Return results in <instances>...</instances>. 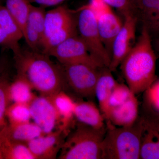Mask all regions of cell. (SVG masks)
Returning <instances> with one entry per match:
<instances>
[{"label": "cell", "mask_w": 159, "mask_h": 159, "mask_svg": "<svg viewBox=\"0 0 159 159\" xmlns=\"http://www.w3.org/2000/svg\"><path fill=\"white\" fill-rule=\"evenodd\" d=\"M50 57L31 49H21L14 54L17 75L25 78L40 95L52 96L67 86L60 64L54 63Z\"/></svg>", "instance_id": "1"}, {"label": "cell", "mask_w": 159, "mask_h": 159, "mask_svg": "<svg viewBox=\"0 0 159 159\" xmlns=\"http://www.w3.org/2000/svg\"><path fill=\"white\" fill-rule=\"evenodd\" d=\"M156 60L152 38L142 27L139 39L120 64L127 85L135 95L145 92L157 80Z\"/></svg>", "instance_id": "2"}, {"label": "cell", "mask_w": 159, "mask_h": 159, "mask_svg": "<svg viewBox=\"0 0 159 159\" xmlns=\"http://www.w3.org/2000/svg\"><path fill=\"white\" fill-rule=\"evenodd\" d=\"M66 137L60 159H102V143L106 130H98L77 122Z\"/></svg>", "instance_id": "3"}, {"label": "cell", "mask_w": 159, "mask_h": 159, "mask_svg": "<svg viewBox=\"0 0 159 159\" xmlns=\"http://www.w3.org/2000/svg\"><path fill=\"white\" fill-rule=\"evenodd\" d=\"M106 125L101 146L102 159H140L139 119L134 124L129 127H118L110 122Z\"/></svg>", "instance_id": "4"}, {"label": "cell", "mask_w": 159, "mask_h": 159, "mask_svg": "<svg viewBox=\"0 0 159 159\" xmlns=\"http://www.w3.org/2000/svg\"><path fill=\"white\" fill-rule=\"evenodd\" d=\"M78 11L77 28L79 36L93 58L102 66L108 68L111 56L100 38L96 16L86 5L80 8Z\"/></svg>", "instance_id": "5"}, {"label": "cell", "mask_w": 159, "mask_h": 159, "mask_svg": "<svg viewBox=\"0 0 159 159\" xmlns=\"http://www.w3.org/2000/svg\"><path fill=\"white\" fill-rule=\"evenodd\" d=\"M60 65L67 87L80 97H95V88L100 68L84 64Z\"/></svg>", "instance_id": "6"}, {"label": "cell", "mask_w": 159, "mask_h": 159, "mask_svg": "<svg viewBox=\"0 0 159 159\" xmlns=\"http://www.w3.org/2000/svg\"><path fill=\"white\" fill-rule=\"evenodd\" d=\"M61 65L84 64L96 68L103 67L93 58L78 34L69 38L52 49L48 54Z\"/></svg>", "instance_id": "7"}, {"label": "cell", "mask_w": 159, "mask_h": 159, "mask_svg": "<svg viewBox=\"0 0 159 159\" xmlns=\"http://www.w3.org/2000/svg\"><path fill=\"white\" fill-rule=\"evenodd\" d=\"M123 26L114 40L112 48L111 59L108 68L116 70L135 44L138 20L133 13L126 15Z\"/></svg>", "instance_id": "8"}, {"label": "cell", "mask_w": 159, "mask_h": 159, "mask_svg": "<svg viewBox=\"0 0 159 159\" xmlns=\"http://www.w3.org/2000/svg\"><path fill=\"white\" fill-rule=\"evenodd\" d=\"M29 105L31 119L41 129L44 134L55 130L60 120L52 96H36Z\"/></svg>", "instance_id": "9"}, {"label": "cell", "mask_w": 159, "mask_h": 159, "mask_svg": "<svg viewBox=\"0 0 159 159\" xmlns=\"http://www.w3.org/2000/svg\"><path fill=\"white\" fill-rule=\"evenodd\" d=\"M141 159H159V118L154 115L139 118Z\"/></svg>", "instance_id": "10"}, {"label": "cell", "mask_w": 159, "mask_h": 159, "mask_svg": "<svg viewBox=\"0 0 159 159\" xmlns=\"http://www.w3.org/2000/svg\"><path fill=\"white\" fill-rule=\"evenodd\" d=\"M67 135L58 129L33 139L27 145L35 159H56Z\"/></svg>", "instance_id": "11"}, {"label": "cell", "mask_w": 159, "mask_h": 159, "mask_svg": "<svg viewBox=\"0 0 159 159\" xmlns=\"http://www.w3.org/2000/svg\"><path fill=\"white\" fill-rule=\"evenodd\" d=\"M46 13L44 7L31 5L24 38L33 51H41Z\"/></svg>", "instance_id": "12"}, {"label": "cell", "mask_w": 159, "mask_h": 159, "mask_svg": "<svg viewBox=\"0 0 159 159\" xmlns=\"http://www.w3.org/2000/svg\"><path fill=\"white\" fill-rule=\"evenodd\" d=\"M133 14L152 38L159 36V0H139L133 3Z\"/></svg>", "instance_id": "13"}, {"label": "cell", "mask_w": 159, "mask_h": 159, "mask_svg": "<svg viewBox=\"0 0 159 159\" xmlns=\"http://www.w3.org/2000/svg\"><path fill=\"white\" fill-rule=\"evenodd\" d=\"M139 105L136 95L133 93L121 105L110 109L106 120L118 127H129L139 119Z\"/></svg>", "instance_id": "14"}, {"label": "cell", "mask_w": 159, "mask_h": 159, "mask_svg": "<svg viewBox=\"0 0 159 159\" xmlns=\"http://www.w3.org/2000/svg\"><path fill=\"white\" fill-rule=\"evenodd\" d=\"M77 19L74 11L65 5H60L54 9L46 11L43 43Z\"/></svg>", "instance_id": "15"}, {"label": "cell", "mask_w": 159, "mask_h": 159, "mask_svg": "<svg viewBox=\"0 0 159 159\" xmlns=\"http://www.w3.org/2000/svg\"><path fill=\"white\" fill-rule=\"evenodd\" d=\"M96 18L100 38L111 56L114 40L122 29L123 22L111 9L103 12Z\"/></svg>", "instance_id": "16"}, {"label": "cell", "mask_w": 159, "mask_h": 159, "mask_svg": "<svg viewBox=\"0 0 159 159\" xmlns=\"http://www.w3.org/2000/svg\"><path fill=\"white\" fill-rule=\"evenodd\" d=\"M74 117L80 122L98 130H106L105 120L99 107L93 101H75Z\"/></svg>", "instance_id": "17"}, {"label": "cell", "mask_w": 159, "mask_h": 159, "mask_svg": "<svg viewBox=\"0 0 159 159\" xmlns=\"http://www.w3.org/2000/svg\"><path fill=\"white\" fill-rule=\"evenodd\" d=\"M52 98L59 117L58 129L68 134L76 123L74 122L75 101L64 91L54 94Z\"/></svg>", "instance_id": "18"}, {"label": "cell", "mask_w": 159, "mask_h": 159, "mask_svg": "<svg viewBox=\"0 0 159 159\" xmlns=\"http://www.w3.org/2000/svg\"><path fill=\"white\" fill-rule=\"evenodd\" d=\"M108 67L99 69V76L95 88V97L99 103V108L106 121L108 112V102L112 91L118 82Z\"/></svg>", "instance_id": "19"}, {"label": "cell", "mask_w": 159, "mask_h": 159, "mask_svg": "<svg viewBox=\"0 0 159 159\" xmlns=\"http://www.w3.org/2000/svg\"><path fill=\"white\" fill-rule=\"evenodd\" d=\"M0 134L3 138L10 141L27 144L33 139L45 134L37 124L30 122L6 125L3 127Z\"/></svg>", "instance_id": "20"}, {"label": "cell", "mask_w": 159, "mask_h": 159, "mask_svg": "<svg viewBox=\"0 0 159 159\" xmlns=\"http://www.w3.org/2000/svg\"><path fill=\"white\" fill-rule=\"evenodd\" d=\"M33 89L25 78L17 75L14 81L9 84L8 93L10 102L30 104L36 96L32 92Z\"/></svg>", "instance_id": "21"}, {"label": "cell", "mask_w": 159, "mask_h": 159, "mask_svg": "<svg viewBox=\"0 0 159 159\" xmlns=\"http://www.w3.org/2000/svg\"><path fill=\"white\" fill-rule=\"evenodd\" d=\"M6 7L24 34L31 6L30 0H5Z\"/></svg>", "instance_id": "22"}, {"label": "cell", "mask_w": 159, "mask_h": 159, "mask_svg": "<svg viewBox=\"0 0 159 159\" xmlns=\"http://www.w3.org/2000/svg\"><path fill=\"white\" fill-rule=\"evenodd\" d=\"M0 28L5 31L10 39L19 44V41L24 38L22 31L14 18L6 9L0 5Z\"/></svg>", "instance_id": "23"}, {"label": "cell", "mask_w": 159, "mask_h": 159, "mask_svg": "<svg viewBox=\"0 0 159 159\" xmlns=\"http://www.w3.org/2000/svg\"><path fill=\"white\" fill-rule=\"evenodd\" d=\"M3 138L2 151L4 159H35L27 144L12 142Z\"/></svg>", "instance_id": "24"}, {"label": "cell", "mask_w": 159, "mask_h": 159, "mask_svg": "<svg viewBox=\"0 0 159 159\" xmlns=\"http://www.w3.org/2000/svg\"><path fill=\"white\" fill-rule=\"evenodd\" d=\"M6 117L11 125L30 122L31 118L30 105L26 103H13L7 108Z\"/></svg>", "instance_id": "25"}, {"label": "cell", "mask_w": 159, "mask_h": 159, "mask_svg": "<svg viewBox=\"0 0 159 159\" xmlns=\"http://www.w3.org/2000/svg\"><path fill=\"white\" fill-rule=\"evenodd\" d=\"M10 83L6 75H0V127L7 125L6 112L10 102L8 93Z\"/></svg>", "instance_id": "26"}, {"label": "cell", "mask_w": 159, "mask_h": 159, "mask_svg": "<svg viewBox=\"0 0 159 159\" xmlns=\"http://www.w3.org/2000/svg\"><path fill=\"white\" fill-rule=\"evenodd\" d=\"M132 93L128 86L118 83L112 91L109 99L108 111L110 109L124 103Z\"/></svg>", "instance_id": "27"}, {"label": "cell", "mask_w": 159, "mask_h": 159, "mask_svg": "<svg viewBox=\"0 0 159 159\" xmlns=\"http://www.w3.org/2000/svg\"><path fill=\"white\" fill-rule=\"evenodd\" d=\"M145 101L154 116L159 118V80L145 91Z\"/></svg>", "instance_id": "28"}, {"label": "cell", "mask_w": 159, "mask_h": 159, "mask_svg": "<svg viewBox=\"0 0 159 159\" xmlns=\"http://www.w3.org/2000/svg\"><path fill=\"white\" fill-rule=\"evenodd\" d=\"M111 8L116 9L123 16L133 13V6L130 0H102Z\"/></svg>", "instance_id": "29"}, {"label": "cell", "mask_w": 159, "mask_h": 159, "mask_svg": "<svg viewBox=\"0 0 159 159\" xmlns=\"http://www.w3.org/2000/svg\"><path fill=\"white\" fill-rule=\"evenodd\" d=\"M0 45L5 46L11 49L14 54H17L20 51L19 45L13 42L5 31L0 28Z\"/></svg>", "instance_id": "30"}, {"label": "cell", "mask_w": 159, "mask_h": 159, "mask_svg": "<svg viewBox=\"0 0 159 159\" xmlns=\"http://www.w3.org/2000/svg\"><path fill=\"white\" fill-rule=\"evenodd\" d=\"M67 1L68 0H30L31 3H35L45 8L60 6Z\"/></svg>", "instance_id": "31"}, {"label": "cell", "mask_w": 159, "mask_h": 159, "mask_svg": "<svg viewBox=\"0 0 159 159\" xmlns=\"http://www.w3.org/2000/svg\"><path fill=\"white\" fill-rule=\"evenodd\" d=\"M3 141H4V138L0 134V159H4L2 151Z\"/></svg>", "instance_id": "32"}, {"label": "cell", "mask_w": 159, "mask_h": 159, "mask_svg": "<svg viewBox=\"0 0 159 159\" xmlns=\"http://www.w3.org/2000/svg\"><path fill=\"white\" fill-rule=\"evenodd\" d=\"M154 41V47L156 51L159 53V36L155 38Z\"/></svg>", "instance_id": "33"}, {"label": "cell", "mask_w": 159, "mask_h": 159, "mask_svg": "<svg viewBox=\"0 0 159 159\" xmlns=\"http://www.w3.org/2000/svg\"><path fill=\"white\" fill-rule=\"evenodd\" d=\"M130 2H131L132 4H133V3L135 2H137V1H139V0H130Z\"/></svg>", "instance_id": "34"}, {"label": "cell", "mask_w": 159, "mask_h": 159, "mask_svg": "<svg viewBox=\"0 0 159 159\" xmlns=\"http://www.w3.org/2000/svg\"><path fill=\"white\" fill-rule=\"evenodd\" d=\"M1 74H1V72H0V75H1Z\"/></svg>", "instance_id": "35"}]
</instances>
